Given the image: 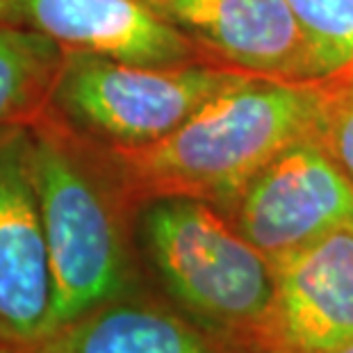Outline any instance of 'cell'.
I'll list each match as a JSON object with an SVG mask.
<instances>
[{
	"mask_svg": "<svg viewBox=\"0 0 353 353\" xmlns=\"http://www.w3.org/2000/svg\"><path fill=\"white\" fill-rule=\"evenodd\" d=\"M272 353H328L353 340V228L274 262Z\"/></svg>",
	"mask_w": 353,
	"mask_h": 353,
	"instance_id": "obj_9",
	"label": "cell"
},
{
	"mask_svg": "<svg viewBox=\"0 0 353 353\" xmlns=\"http://www.w3.org/2000/svg\"><path fill=\"white\" fill-rule=\"evenodd\" d=\"M10 353H232L219 340L141 288L108 301L34 344Z\"/></svg>",
	"mask_w": 353,
	"mask_h": 353,
	"instance_id": "obj_10",
	"label": "cell"
},
{
	"mask_svg": "<svg viewBox=\"0 0 353 353\" xmlns=\"http://www.w3.org/2000/svg\"><path fill=\"white\" fill-rule=\"evenodd\" d=\"M171 28L216 64L255 78H330L290 0H146Z\"/></svg>",
	"mask_w": 353,
	"mask_h": 353,
	"instance_id": "obj_6",
	"label": "cell"
},
{
	"mask_svg": "<svg viewBox=\"0 0 353 353\" xmlns=\"http://www.w3.org/2000/svg\"><path fill=\"white\" fill-rule=\"evenodd\" d=\"M0 353H10V351H7V349H0Z\"/></svg>",
	"mask_w": 353,
	"mask_h": 353,
	"instance_id": "obj_15",
	"label": "cell"
},
{
	"mask_svg": "<svg viewBox=\"0 0 353 353\" xmlns=\"http://www.w3.org/2000/svg\"><path fill=\"white\" fill-rule=\"evenodd\" d=\"M52 305V272L28 123L0 128V349L43 337Z\"/></svg>",
	"mask_w": 353,
	"mask_h": 353,
	"instance_id": "obj_7",
	"label": "cell"
},
{
	"mask_svg": "<svg viewBox=\"0 0 353 353\" xmlns=\"http://www.w3.org/2000/svg\"><path fill=\"white\" fill-rule=\"evenodd\" d=\"M314 139L353 185V76L321 80V112Z\"/></svg>",
	"mask_w": 353,
	"mask_h": 353,
	"instance_id": "obj_13",
	"label": "cell"
},
{
	"mask_svg": "<svg viewBox=\"0 0 353 353\" xmlns=\"http://www.w3.org/2000/svg\"><path fill=\"white\" fill-rule=\"evenodd\" d=\"M330 78L353 76V0H290Z\"/></svg>",
	"mask_w": 353,
	"mask_h": 353,
	"instance_id": "obj_12",
	"label": "cell"
},
{
	"mask_svg": "<svg viewBox=\"0 0 353 353\" xmlns=\"http://www.w3.org/2000/svg\"><path fill=\"white\" fill-rule=\"evenodd\" d=\"M0 23L37 30L64 50L121 62H212L146 0H0Z\"/></svg>",
	"mask_w": 353,
	"mask_h": 353,
	"instance_id": "obj_8",
	"label": "cell"
},
{
	"mask_svg": "<svg viewBox=\"0 0 353 353\" xmlns=\"http://www.w3.org/2000/svg\"><path fill=\"white\" fill-rule=\"evenodd\" d=\"M64 55L37 30L0 23V128L28 123L48 108Z\"/></svg>",
	"mask_w": 353,
	"mask_h": 353,
	"instance_id": "obj_11",
	"label": "cell"
},
{
	"mask_svg": "<svg viewBox=\"0 0 353 353\" xmlns=\"http://www.w3.org/2000/svg\"><path fill=\"white\" fill-rule=\"evenodd\" d=\"M246 78L255 76L214 62L134 64L66 50L50 108L103 146H144Z\"/></svg>",
	"mask_w": 353,
	"mask_h": 353,
	"instance_id": "obj_4",
	"label": "cell"
},
{
	"mask_svg": "<svg viewBox=\"0 0 353 353\" xmlns=\"http://www.w3.org/2000/svg\"><path fill=\"white\" fill-rule=\"evenodd\" d=\"M141 253L164 294L232 353H272L276 276L212 203L157 199L139 210Z\"/></svg>",
	"mask_w": 353,
	"mask_h": 353,
	"instance_id": "obj_3",
	"label": "cell"
},
{
	"mask_svg": "<svg viewBox=\"0 0 353 353\" xmlns=\"http://www.w3.org/2000/svg\"><path fill=\"white\" fill-rule=\"evenodd\" d=\"M28 128L52 272L50 333L141 290L134 246L139 205L108 146L76 130L50 105Z\"/></svg>",
	"mask_w": 353,
	"mask_h": 353,
	"instance_id": "obj_1",
	"label": "cell"
},
{
	"mask_svg": "<svg viewBox=\"0 0 353 353\" xmlns=\"http://www.w3.org/2000/svg\"><path fill=\"white\" fill-rule=\"evenodd\" d=\"M319 112L321 80L246 78L162 139L108 151L139 210L174 196L223 210L278 153L314 137Z\"/></svg>",
	"mask_w": 353,
	"mask_h": 353,
	"instance_id": "obj_2",
	"label": "cell"
},
{
	"mask_svg": "<svg viewBox=\"0 0 353 353\" xmlns=\"http://www.w3.org/2000/svg\"><path fill=\"white\" fill-rule=\"evenodd\" d=\"M221 212L274 265L330 232L353 228V185L307 137L267 162Z\"/></svg>",
	"mask_w": 353,
	"mask_h": 353,
	"instance_id": "obj_5",
	"label": "cell"
},
{
	"mask_svg": "<svg viewBox=\"0 0 353 353\" xmlns=\"http://www.w3.org/2000/svg\"><path fill=\"white\" fill-rule=\"evenodd\" d=\"M328 353H353V340H349V342L340 344V347L333 349V351H328Z\"/></svg>",
	"mask_w": 353,
	"mask_h": 353,
	"instance_id": "obj_14",
	"label": "cell"
}]
</instances>
